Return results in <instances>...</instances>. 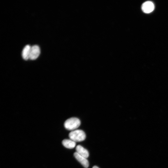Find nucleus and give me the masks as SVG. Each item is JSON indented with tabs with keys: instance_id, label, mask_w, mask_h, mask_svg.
<instances>
[{
	"instance_id": "nucleus-1",
	"label": "nucleus",
	"mask_w": 168,
	"mask_h": 168,
	"mask_svg": "<svg viewBox=\"0 0 168 168\" xmlns=\"http://www.w3.org/2000/svg\"><path fill=\"white\" fill-rule=\"evenodd\" d=\"M69 137L72 140L76 142H80L84 141L86 138L85 133L82 130L76 129L70 132Z\"/></svg>"
},
{
	"instance_id": "nucleus-2",
	"label": "nucleus",
	"mask_w": 168,
	"mask_h": 168,
	"mask_svg": "<svg viewBox=\"0 0 168 168\" xmlns=\"http://www.w3.org/2000/svg\"><path fill=\"white\" fill-rule=\"evenodd\" d=\"M81 122L77 118L72 117L67 119L64 123L65 128L69 130H74L80 125Z\"/></svg>"
},
{
	"instance_id": "nucleus-3",
	"label": "nucleus",
	"mask_w": 168,
	"mask_h": 168,
	"mask_svg": "<svg viewBox=\"0 0 168 168\" xmlns=\"http://www.w3.org/2000/svg\"><path fill=\"white\" fill-rule=\"evenodd\" d=\"M40 54V50L37 45H34L31 47L29 58L31 60H35L39 56Z\"/></svg>"
},
{
	"instance_id": "nucleus-4",
	"label": "nucleus",
	"mask_w": 168,
	"mask_h": 168,
	"mask_svg": "<svg viewBox=\"0 0 168 168\" xmlns=\"http://www.w3.org/2000/svg\"><path fill=\"white\" fill-rule=\"evenodd\" d=\"M154 4L150 1L144 2L142 6V10L144 13H147L152 12L154 10Z\"/></svg>"
},
{
	"instance_id": "nucleus-5",
	"label": "nucleus",
	"mask_w": 168,
	"mask_h": 168,
	"mask_svg": "<svg viewBox=\"0 0 168 168\" xmlns=\"http://www.w3.org/2000/svg\"><path fill=\"white\" fill-rule=\"evenodd\" d=\"M74 156L76 159L85 168H87L89 166V163L86 158L81 156L76 152L74 153Z\"/></svg>"
},
{
	"instance_id": "nucleus-6",
	"label": "nucleus",
	"mask_w": 168,
	"mask_h": 168,
	"mask_svg": "<svg viewBox=\"0 0 168 168\" xmlns=\"http://www.w3.org/2000/svg\"><path fill=\"white\" fill-rule=\"evenodd\" d=\"M76 150L78 154L86 158H87L89 156L88 151L80 145H77Z\"/></svg>"
},
{
	"instance_id": "nucleus-7",
	"label": "nucleus",
	"mask_w": 168,
	"mask_h": 168,
	"mask_svg": "<svg viewBox=\"0 0 168 168\" xmlns=\"http://www.w3.org/2000/svg\"><path fill=\"white\" fill-rule=\"evenodd\" d=\"M62 143L64 147L68 149L74 148L76 145V142L71 139H64L62 141Z\"/></svg>"
},
{
	"instance_id": "nucleus-8",
	"label": "nucleus",
	"mask_w": 168,
	"mask_h": 168,
	"mask_svg": "<svg viewBox=\"0 0 168 168\" xmlns=\"http://www.w3.org/2000/svg\"><path fill=\"white\" fill-rule=\"evenodd\" d=\"M31 47L29 45H26L22 51V57L25 60L29 58Z\"/></svg>"
},
{
	"instance_id": "nucleus-9",
	"label": "nucleus",
	"mask_w": 168,
	"mask_h": 168,
	"mask_svg": "<svg viewBox=\"0 0 168 168\" xmlns=\"http://www.w3.org/2000/svg\"><path fill=\"white\" fill-rule=\"evenodd\" d=\"M92 168H99L96 166H94Z\"/></svg>"
}]
</instances>
